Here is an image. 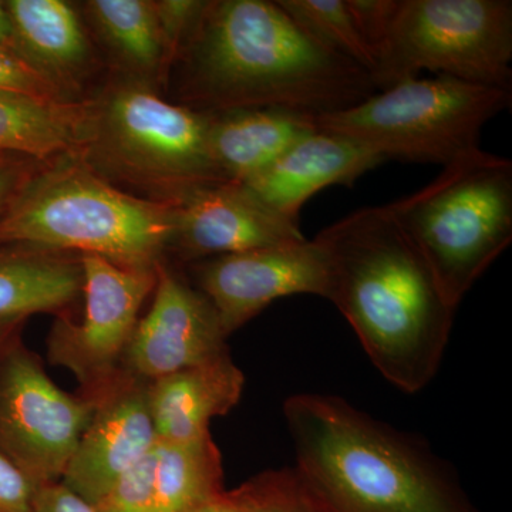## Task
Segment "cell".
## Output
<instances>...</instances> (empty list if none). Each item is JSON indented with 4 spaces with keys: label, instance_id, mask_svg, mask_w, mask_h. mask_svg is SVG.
Listing matches in <instances>:
<instances>
[{
    "label": "cell",
    "instance_id": "obj_1",
    "mask_svg": "<svg viewBox=\"0 0 512 512\" xmlns=\"http://www.w3.org/2000/svg\"><path fill=\"white\" fill-rule=\"evenodd\" d=\"M178 96L200 113L284 109L320 116L377 92L362 67L318 45L269 0H212L175 66Z\"/></svg>",
    "mask_w": 512,
    "mask_h": 512
},
{
    "label": "cell",
    "instance_id": "obj_2",
    "mask_svg": "<svg viewBox=\"0 0 512 512\" xmlns=\"http://www.w3.org/2000/svg\"><path fill=\"white\" fill-rule=\"evenodd\" d=\"M315 241L325 256V299L387 382L421 392L439 372L456 309L412 239L383 205L346 215Z\"/></svg>",
    "mask_w": 512,
    "mask_h": 512
},
{
    "label": "cell",
    "instance_id": "obj_3",
    "mask_svg": "<svg viewBox=\"0 0 512 512\" xmlns=\"http://www.w3.org/2000/svg\"><path fill=\"white\" fill-rule=\"evenodd\" d=\"M296 466L323 512H481L424 441L335 394H292Z\"/></svg>",
    "mask_w": 512,
    "mask_h": 512
},
{
    "label": "cell",
    "instance_id": "obj_4",
    "mask_svg": "<svg viewBox=\"0 0 512 512\" xmlns=\"http://www.w3.org/2000/svg\"><path fill=\"white\" fill-rule=\"evenodd\" d=\"M42 164L0 215V244L96 255L124 268L163 262L175 202L119 190L77 153Z\"/></svg>",
    "mask_w": 512,
    "mask_h": 512
},
{
    "label": "cell",
    "instance_id": "obj_5",
    "mask_svg": "<svg viewBox=\"0 0 512 512\" xmlns=\"http://www.w3.org/2000/svg\"><path fill=\"white\" fill-rule=\"evenodd\" d=\"M208 117L163 99L150 84L121 77L86 101L79 156L96 173L177 202L221 183L208 148Z\"/></svg>",
    "mask_w": 512,
    "mask_h": 512
},
{
    "label": "cell",
    "instance_id": "obj_6",
    "mask_svg": "<svg viewBox=\"0 0 512 512\" xmlns=\"http://www.w3.org/2000/svg\"><path fill=\"white\" fill-rule=\"evenodd\" d=\"M456 309L512 241V161L477 150L387 204Z\"/></svg>",
    "mask_w": 512,
    "mask_h": 512
},
{
    "label": "cell",
    "instance_id": "obj_7",
    "mask_svg": "<svg viewBox=\"0 0 512 512\" xmlns=\"http://www.w3.org/2000/svg\"><path fill=\"white\" fill-rule=\"evenodd\" d=\"M511 89L447 76L406 80L350 109L315 117L318 130L352 138L389 160L440 164L480 150L485 124L511 106Z\"/></svg>",
    "mask_w": 512,
    "mask_h": 512
},
{
    "label": "cell",
    "instance_id": "obj_8",
    "mask_svg": "<svg viewBox=\"0 0 512 512\" xmlns=\"http://www.w3.org/2000/svg\"><path fill=\"white\" fill-rule=\"evenodd\" d=\"M511 0H399L375 57L376 90L420 73L511 89Z\"/></svg>",
    "mask_w": 512,
    "mask_h": 512
},
{
    "label": "cell",
    "instance_id": "obj_9",
    "mask_svg": "<svg viewBox=\"0 0 512 512\" xmlns=\"http://www.w3.org/2000/svg\"><path fill=\"white\" fill-rule=\"evenodd\" d=\"M96 406L60 389L22 336L0 353V450L37 487L60 483Z\"/></svg>",
    "mask_w": 512,
    "mask_h": 512
},
{
    "label": "cell",
    "instance_id": "obj_10",
    "mask_svg": "<svg viewBox=\"0 0 512 512\" xmlns=\"http://www.w3.org/2000/svg\"><path fill=\"white\" fill-rule=\"evenodd\" d=\"M80 262L83 318L57 316L47 335V360L73 373L82 394L97 399L120 376L141 308L156 288L157 266L124 268L96 255H80Z\"/></svg>",
    "mask_w": 512,
    "mask_h": 512
},
{
    "label": "cell",
    "instance_id": "obj_11",
    "mask_svg": "<svg viewBox=\"0 0 512 512\" xmlns=\"http://www.w3.org/2000/svg\"><path fill=\"white\" fill-rule=\"evenodd\" d=\"M192 272L228 336L276 299L325 298V256L315 239L202 259L192 262Z\"/></svg>",
    "mask_w": 512,
    "mask_h": 512
},
{
    "label": "cell",
    "instance_id": "obj_12",
    "mask_svg": "<svg viewBox=\"0 0 512 512\" xmlns=\"http://www.w3.org/2000/svg\"><path fill=\"white\" fill-rule=\"evenodd\" d=\"M228 338L207 296L160 262L153 305L138 320L121 370L153 382L225 355Z\"/></svg>",
    "mask_w": 512,
    "mask_h": 512
},
{
    "label": "cell",
    "instance_id": "obj_13",
    "mask_svg": "<svg viewBox=\"0 0 512 512\" xmlns=\"http://www.w3.org/2000/svg\"><path fill=\"white\" fill-rule=\"evenodd\" d=\"M148 392L150 382L121 370L109 389L97 397L92 420L60 480L64 487L96 505L157 447Z\"/></svg>",
    "mask_w": 512,
    "mask_h": 512
},
{
    "label": "cell",
    "instance_id": "obj_14",
    "mask_svg": "<svg viewBox=\"0 0 512 512\" xmlns=\"http://www.w3.org/2000/svg\"><path fill=\"white\" fill-rule=\"evenodd\" d=\"M303 239L299 222L272 210L247 185L221 181L188 192L175 202L168 251L192 264Z\"/></svg>",
    "mask_w": 512,
    "mask_h": 512
},
{
    "label": "cell",
    "instance_id": "obj_15",
    "mask_svg": "<svg viewBox=\"0 0 512 512\" xmlns=\"http://www.w3.org/2000/svg\"><path fill=\"white\" fill-rule=\"evenodd\" d=\"M377 151L352 138L316 130L248 180L249 190L272 210L299 222L303 205L330 185H353L367 171L386 163Z\"/></svg>",
    "mask_w": 512,
    "mask_h": 512
},
{
    "label": "cell",
    "instance_id": "obj_16",
    "mask_svg": "<svg viewBox=\"0 0 512 512\" xmlns=\"http://www.w3.org/2000/svg\"><path fill=\"white\" fill-rule=\"evenodd\" d=\"M16 53L62 99L77 100L94 72L89 32L72 3L64 0H6Z\"/></svg>",
    "mask_w": 512,
    "mask_h": 512
},
{
    "label": "cell",
    "instance_id": "obj_17",
    "mask_svg": "<svg viewBox=\"0 0 512 512\" xmlns=\"http://www.w3.org/2000/svg\"><path fill=\"white\" fill-rule=\"evenodd\" d=\"M245 375L231 355L150 382V409L158 444H180L211 434L215 417L241 400Z\"/></svg>",
    "mask_w": 512,
    "mask_h": 512
},
{
    "label": "cell",
    "instance_id": "obj_18",
    "mask_svg": "<svg viewBox=\"0 0 512 512\" xmlns=\"http://www.w3.org/2000/svg\"><path fill=\"white\" fill-rule=\"evenodd\" d=\"M208 148L224 181L247 183L318 130L315 117L284 109H244L208 114Z\"/></svg>",
    "mask_w": 512,
    "mask_h": 512
},
{
    "label": "cell",
    "instance_id": "obj_19",
    "mask_svg": "<svg viewBox=\"0 0 512 512\" xmlns=\"http://www.w3.org/2000/svg\"><path fill=\"white\" fill-rule=\"evenodd\" d=\"M82 293L80 255L0 244V322L69 315Z\"/></svg>",
    "mask_w": 512,
    "mask_h": 512
},
{
    "label": "cell",
    "instance_id": "obj_20",
    "mask_svg": "<svg viewBox=\"0 0 512 512\" xmlns=\"http://www.w3.org/2000/svg\"><path fill=\"white\" fill-rule=\"evenodd\" d=\"M83 10L90 28L124 70V77L153 87L170 77L174 60L154 0H89Z\"/></svg>",
    "mask_w": 512,
    "mask_h": 512
},
{
    "label": "cell",
    "instance_id": "obj_21",
    "mask_svg": "<svg viewBox=\"0 0 512 512\" xmlns=\"http://www.w3.org/2000/svg\"><path fill=\"white\" fill-rule=\"evenodd\" d=\"M86 101L0 90V154L49 163L82 148Z\"/></svg>",
    "mask_w": 512,
    "mask_h": 512
},
{
    "label": "cell",
    "instance_id": "obj_22",
    "mask_svg": "<svg viewBox=\"0 0 512 512\" xmlns=\"http://www.w3.org/2000/svg\"><path fill=\"white\" fill-rule=\"evenodd\" d=\"M222 491V456L211 434L190 443L157 444V512H190Z\"/></svg>",
    "mask_w": 512,
    "mask_h": 512
},
{
    "label": "cell",
    "instance_id": "obj_23",
    "mask_svg": "<svg viewBox=\"0 0 512 512\" xmlns=\"http://www.w3.org/2000/svg\"><path fill=\"white\" fill-rule=\"evenodd\" d=\"M276 3L318 45L356 63L372 77L375 59L357 30L346 0H276Z\"/></svg>",
    "mask_w": 512,
    "mask_h": 512
},
{
    "label": "cell",
    "instance_id": "obj_24",
    "mask_svg": "<svg viewBox=\"0 0 512 512\" xmlns=\"http://www.w3.org/2000/svg\"><path fill=\"white\" fill-rule=\"evenodd\" d=\"M239 487L248 512H323L293 467L264 471Z\"/></svg>",
    "mask_w": 512,
    "mask_h": 512
},
{
    "label": "cell",
    "instance_id": "obj_25",
    "mask_svg": "<svg viewBox=\"0 0 512 512\" xmlns=\"http://www.w3.org/2000/svg\"><path fill=\"white\" fill-rule=\"evenodd\" d=\"M157 447L94 505L97 512H157Z\"/></svg>",
    "mask_w": 512,
    "mask_h": 512
},
{
    "label": "cell",
    "instance_id": "obj_26",
    "mask_svg": "<svg viewBox=\"0 0 512 512\" xmlns=\"http://www.w3.org/2000/svg\"><path fill=\"white\" fill-rule=\"evenodd\" d=\"M207 2L202 0H154L158 22L174 66L187 45Z\"/></svg>",
    "mask_w": 512,
    "mask_h": 512
},
{
    "label": "cell",
    "instance_id": "obj_27",
    "mask_svg": "<svg viewBox=\"0 0 512 512\" xmlns=\"http://www.w3.org/2000/svg\"><path fill=\"white\" fill-rule=\"evenodd\" d=\"M346 5L375 59L389 35L399 0H346Z\"/></svg>",
    "mask_w": 512,
    "mask_h": 512
},
{
    "label": "cell",
    "instance_id": "obj_28",
    "mask_svg": "<svg viewBox=\"0 0 512 512\" xmlns=\"http://www.w3.org/2000/svg\"><path fill=\"white\" fill-rule=\"evenodd\" d=\"M0 90L29 94L40 99L67 101L29 64L6 49H0Z\"/></svg>",
    "mask_w": 512,
    "mask_h": 512
},
{
    "label": "cell",
    "instance_id": "obj_29",
    "mask_svg": "<svg viewBox=\"0 0 512 512\" xmlns=\"http://www.w3.org/2000/svg\"><path fill=\"white\" fill-rule=\"evenodd\" d=\"M37 488L0 450V512H33Z\"/></svg>",
    "mask_w": 512,
    "mask_h": 512
},
{
    "label": "cell",
    "instance_id": "obj_30",
    "mask_svg": "<svg viewBox=\"0 0 512 512\" xmlns=\"http://www.w3.org/2000/svg\"><path fill=\"white\" fill-rule=\"evenodd\" d=\"M33 512H97L62 483L42 485L37 488Z\"/></svg>",
    "mask_w": 512,
    "mask_h": 512
},
{
    "label": "cell",
    "instance_id": "obj_31",
    "mask_svg": "<svg viewBox=\"0 0 512 512\" xmlns=\"http://www.w3.org/2000/svg\"><path fill=\"white\" fill-rule=\"evenodd\" d=\"M37 161L16 156L0 154V215L5 212L10 201L18 194L20 187L28 180L29 175L36 170Z\"/></svg>",
    "mask_w": 512,
    "mask_h": 512
},
{
    "label": "cell",
    "instance_id": "obj_32",
    "mask_svg": "<svg viewBox=\"0 0 512 512\" xmlns=\"http://www.w3.org/2000/svg\"><path fill=\"white\" fill-rule=\"evenodd\" d=\"M190 512H248L247 501L241 487L222 491Z\"/></svg>",
    "mask_w": 512,
    "mask_h": 512
},
{
    "label": "cell",
    "instance_id": "obj_33",
    "mask_svg": "<svg viewBox=\"0 0 512 512\" xmlns=\"http://www.w3.org/2000/svg\"><path fill=\"white\" fill-rule=\"evenodd\" d=\"M0 49L10 50V52L15 49L12 20H10L8 8L2 0H0Z\"/></svg>",
    "mask_w": 512,
    "mask_h": 512
},
{
    "label": "cell",
    "instance_id": "obj_34",
    "mask_svg": "<svg viewBox=\"0 0 512 512\" xmlns=\"http://www.w3.org/2000/svg\"><path fill=\"white\" fill-rule=\"evenodd\" d=\"M28 320H9V322H0V353L3 352L10 343L22 336V330L25 328Z\"/></svg>",
    "mask_w": 512,
    "mask_h": 512
}]
</instances>
